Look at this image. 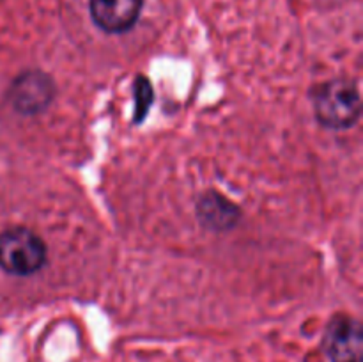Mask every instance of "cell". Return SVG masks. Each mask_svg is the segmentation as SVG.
<instances>
[{"instance_id": "6da1fadb", "label": "cell", "mask_w": 363, "mask_h": 362, "mask_svg": "<svg viewBox=\"0 0 363 362\" xmlns=\"http://www.w3.org/2000/svg\"><path fill=\"white\" fill-rule=\"evenodd\" d=\"M314 114L319 124L330 130H346L353 126L362 114L360 89L351 78H335L314 94Z\"/></svg>"}, {"instance_id": "7a4b0ae2", "label": "cell", "mask_w": 363, "mask_h": 362, "mask_svg": "<svg viewBox=\"0 0 363 362\" xmlns=\"http://www.w3.org/2000/svg\"><path fill=\"white\" fill-rule=\"evenodd\" d=\"M48 261V248L38 233L25 226L0 233V268L14 277L38 273Z\"/></svg>"}, {"instance_id": "3957f363", "label": "cell", "mask_w": 363, "mask_h": 362, "mask_svg": "<svg viewBox=\"0 0 363 362\" xmlns=\"http://www.w3.org/2000/svg\"><path fill=\"white\" fill-rule=\"evenodd\" d=\"M362 325L347 314H337L326 327L323 350L332 362H362Z\"/></svg>"}, {"instance_id": "277c9868", "label": "cell", "mask_w": 363, "mask_h": 362, "mask_svg": "<svg viewBox=\"0 0 363 362\" xmlns=\"http://www.w3.org/2000/svg\"><path fill=\"white\" fill-rule=\"evenodd\" d=\"M55 96L53 80L43 71H25L13 82L9 91V99L16 112L25 116H34L43 112Z\"/></svg>"}, {"instance_id": "5b68a950", "label": "cell", "mask_w": 363, "mask_h": 362, "mask_svg": "<svg viewBox=\"0 0 363 362\" xmlns=\"http://www.w3.org/2000/svg\"><path fill=\"white\" fill-rule=\"evenodd\" d=\"M142 6L144 0H91L89 13L99 31L123 34L137 23Z\"/></svg>"}, {"instance_id": "8992f818", "label": "cell", "mask_w": 363, "mask_h": 362, "mask_svg": "<svg viewBox=\"0 0 363 362\" xmlns=\"http://www.w3.org/2000/svg\"><path fill=\"white\" fill-rule=\"evenodd\" d=\"M240 215V208L216 192H206L197 202V216L201 224L216 233L233 229Z\"/></svg>"}, {"instance_id": "52a82bcc", "label": "cell", "mask_w": 363, "mask_h": 362, "mask_svg": "<svg viewBox=\"0 0 363 362\" xmlns=\"http://www.w3.org/2000/svg\"><path fill=\"white\" fill-rule=\"evenodd\" d=\"M133 94H135V109H133V124L144 123L147 117L149 109L155 102V89L151 82L144 75H138L133 82Z\"/></svg>"}]
</instances>
